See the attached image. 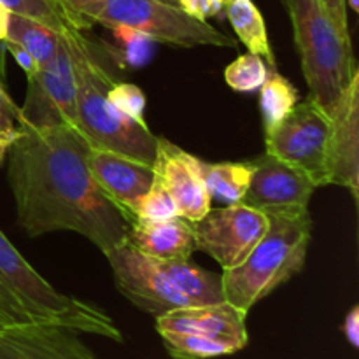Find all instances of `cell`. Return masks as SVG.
Returning <instances> with one entry per match:
<instances>
[{
  "mask_svg": "<svg viewBox=\"0 0 359 359\" xmlns=\"http://www.w3.org/2000/svg\"><path fill=\"white\" fill-rule=\"evenodd\" d=\"M321 4L325 6L326 13L330 14V18L333 20V23L339 27V30L342 32L346 37H351L349 16H347L346 2H344V0H321Z\"/></svg>",
  "mask_w": 359,
  "mask_h": 359,
  "instance_id": "30",
  "label": "cell"
},
{
  "mask_svg": "<svg viewBox=\"0 0 359 359\" xmlns=\"http://www.w3.org/2000/svg\"><path fill=\"white\" fill-rule=\"evenodd\" d=\"M104 256L114 273L119 293L140 311L158 318L174 309L191 305L161 272L156 259L140 252L126 238L104 252Z\"/></svg>",
  "mask_w": 359,
  "mask_h": 359,
  "instance_id": "10",
  "label": "cell"
},
{
  "mask_svg": "<svg viewBox=\"0 0 359 359\" xmlns=\"http://www.w3.org/2000/svg\"><path fill=\"white\" fill-rule=\"evenodd\" d=\"M269 216L242 203L210 209L191 223L196 251L216 259L223 270L241 265L269 230Z\"/></svg>",
  "mask_w": 359,
  "mask_h": 359,
  "instance_id": "9",
  "label": "cell"
},
{
  "mask_svg": "<svg viewBox=\"0 0 359 359\" xmlns=\"http://www.w3.org/2000/svg\"><path fill=\"white\" fill-rule=\"evenodd\" d=\"M177 216V209L167 189L154 179L135 209V219L163 221Z\"/></svg>",
  "mask_w": 359,
  "mask_h": 359,
  "instance_id": "27",
  "label": "cell"
},
{
  "mask_svg": "<svg viewBox=\"0 0 359 359\" xmlns=\"http://www.w3.org/2000/svg\"><path fill=\"white\" fill-rule=\"evenodd\" d=\"M203 182H205L207 193L210 200L231 205L241 203L242 196L245 195L255 174L252 161L248 163H233V161H221V163H209L200 160Z\"/></svg>",
  "mask_w": 359,
  "mask_h": 359,
  "instance_id": "21",
  "label": "cell"
},
{
  "mask_svg": "<svg viewBox=\"0 0 359 359\" xmlns=\"http://www.w3.org/2000/svg\"><path fill=\"white\" fill-rule=\"evenodd\" d=\"M245 319H248V314L238 311L228 302L188 305V307L174 309L167 314L158 316L156 330L231 340L245 347L249 344Z\"/></svg>",
  "mask_w": 359,
  "mask_h": 359,
  "instance_id": "16",
  "label": "cell"
},
{
  "mask_svg": "<svg viewBox=\"0 0 359 359\" xmlns=\"http://www.w3.org/2000/svg\"><path fill=\"white\" fill-rule=\"evenodd\" d=\"M32 323L63 326L114 342L123 340L121 332L104 311L60 293L0 230V325L6 328Z\"/></svg>",
  "mask_w": 359,
  "mask_h": 359,
  "instance_id": "2",
  "label": "cell"
},
{
  "mask_svg": "<svg viewBox=\"0 0 359 359\" xmlns=\"http://www.w3.org/2000/svg\"><path fill=\"white\" fill-rule=\"evenodd\" d=\"M228 2V0H224V4H226Z\"/></svg>",
  "mask_w": 359,
  "mask_h": 359,
  "instance_id": "37",
  "label": "cell"
},
{
  "mask_svg": "<svg viewBox=\"0 0 359 359\" xmlns=\"http://www.w3.org/2000/svg\"><path fill=\"white\" fill-rule=\"evenodd\" d=\"M269 230L251 255L238 266L223 270L224 302L249 314L251 309L279 286L300 273L312 238L309 210L297 214H272Z\"/></svg>",
  "mask_w": 359,
  "mask_h": 359,
  "instance_id": "4",
  "label": "cell"
},
{
  "mask_svg": "<svg viewBox=\"0 0 359 359\" xmlns=\"http://www.w3.org/2000/svg\"><path fill=\"white\" fill-rule=\"evenodd\" d=\"M177 7L195 20L207 21L223 13L224 0H177Z\"/></svg>",
  "mask_w": 359,
  "mask_h": 359,
  "instance_id": "29",
  "label": "cell"
},
{
  "mask_svg": "<svg viewBox=\"0 0 359 359\" xmlns=\"http://www.w3.org/2000/svg\"><path fill=\"white\" fill-rule=\"evenodd\" d=\"M0 326H2V325H0ZM2 328H4V326H2Z\"/></svg>",
  "mask_w": 359,
  "mask_h": 359,
  "instance_id": "39",
  "label": "cell"
},
{
  "mask_svg": "<svg viewBox=\"0 0 359 359\" xmlns=\"http://www.w3.org/2000/svg\"><path fill=\"white\" fill-rule=\"evenodd\" d=\"M298 98L300 93L294 84L277 72V69H270L265 83L259 88V109L265 130L283 121L298 104Z\"/></svg>",
  "mask_w": 359,
  "mask_h": 359,
  "instance_id": "23",
  "label": "cell"
},
{
  "mask_svg": "<svg viewBox=\"0 0 359 359\" xmlns=\"http://www.w3.org/2000/svg\"><path fill=\"white\" fill-rule=\"evenodd\" d=\"M84 158L95 182L132 224L140 198L154 181L153 165L123 156L111 149L91 146L90 142Z\"/></svg>",
  "mask_w": 359,
  "mask_h": 359,
  "instance_id": "13",
  "label": "cell"
},
{
  "mask_svg": "<svg viewBox=\"0 0 359 359\" xmlns=\"http://www.w3.org/2000/svg\"><path fill=\"white\" fill-rule=\"evenodd\" d=\"M163 2H167V4H172V6H177V0H163Z\"/></svg>",
  "mask_w": 359,
  "mask_h": 359,
  "instance_id": "36",
  "label": "cell"
},
{
  "mask_svg": "<svg viewBox=\"0 0 359 359\" xmlns=\"http://www.w3.org/2000/svg\"><path fill=\"white\" fill-rule=\"evenodd\" d=\"M0 2L9 9V13L35 18L56 30H60L69 21L79 27V18L70 13L60 0H0Z\"/></svg>",
  "mask_w": 359,
  "mask_h": 359,
  "instance_id": "25",
  "label": "cell"
},
{
  "mask_svg": "<svg viewBox=\"0 0 359 359\" xmlns=\"http://www.w3.org/2000/svg\"><path fill=\"white\" fill-rule=\"evenodd\" d=\"M9 147H11V144L2 142V140H0V163H2V160H4V158H6V154H7V151H9Z\"/></svg>",
  "mask_w": 359,
  "mask_h": 359,
  "instance_id": "34",
  "label": "cell"
},
{
  "mask_svg": "<svg viewBox=\"0 0 359 359\" xmlns=\"http://www.w3.org/2000/svg\"><path fill=\"white\" fill-rule=\"evenodd\" d=\"M328 142V184L342 186L354 200L359 195V72L351 79L335 107Z\"/></svg>",
  "mask_w": 359,
  "mask_h": 359,
  "instance_id": "14",
  "label": "cell"
},
{
  "mask_svg": "<svg viewBox=\"0 0 359 359\" xmlns=\"http://www.w3.org/2000/svg\"><path fill=\"white\" fill-rule=\"evenodd\" d=\"M286 6L309 97L330 112L359 72L353 42L333 23L321 0H286Z\"/></svg>",
  "mask_w": 359,
  "mask_h": 359,
  "instance_id": "5",
  "label": "cell"
},
{
  "mask_svg": "<svg viewBox=\"0 0 359 359\" xmlns=\"http://www.w3.org/2000/svg\"><path fill=\"white\" fill-rule=\"evenodd\" d=\"M88 140L69 125L21 126L9 147L7 182L28 237L74 231L107 252L128 235L125 214L105 196L86 165Z\"/></svg>",
  "mask_w": 359,
  "mask_h": 359,
  "instance_id": "1",
  "label": "cell"
},
{
  "mask_svg": "<svg viewBox=\"0 0 359 359\" xmlns=\"http://www.w3.org/2000/svg\"><path fill=\"white\" fill-rule=\"evenodd\" d=\"M269 70V65L262 56L245 53L226 67L224 81L231 90L238 93H252V91H258L265 83Z\"/></svg>",
  "mask_w": 359,
  "mask_h": 359,
  "instance_id": "24",
  "label": "cell"
},
{
  "mask_svg": "<svg viewBox=\"0 0 359 359\" xmlns=\"http://www.w3.org/2000/svg\"><path fill=\"white\" fill-rule=\"evenodd\" d=\"M252 165L255 174L248 191L242 196V205L259 210L266 216L309 210V202L318 186L304 170L269 153L256 158Z\"/></svg>",
  "mask_w": 359,
  "mask_h": 359,
  "instance_id": "11",
  "label": "cell"
},
{
  "mask_svg": "<svg viewBox=\"0 0 359 359\" xmlns=\"http://www.w3.org/2000/svg\"><path fill=\"white\" fill-rule=\"evenodd\" d=\"M156 263L191 305L224 302L219 273L200 269L189 259H156Z\"/></svg>",
  "mask_w": 359,
  "mask_h": 359,
  "instance_id": "18",
  "label": "cell"
},
{
  "mask_svg": "<svg viewBox=\"0 0 359 359\" xmlns=\"http://www.w3.org/2000/svg\"><path fill=\"white\" fill-rule=\"evenodd\" d=\"M60 30L35 18L9 13V23H7V34L4 41L14 42L27 49L39 63V67H42L51 62L58 51Z\"/></svg>",
  "mask_w": 359,
  "mask_h": 359,
  "instance_id": "20",
  "label": "cell"
},
{
  "mask_svg": "<svg viewBox=\"0 0 359 359\" xmlns=\"http://www.w3.org/2000/svg\"><path fill=\"white\" fill-rule=\"evenodd\" d=\"M342 332L346 335V340L358 349L359 347V307H353L349 311V314L346 316L344 319V326H342Z\"/></svg>",
  "mask_w": 359,
  "mask_h": 359,
  "instance_id": "32",
  "label": "cell"
},
{
  "mask_svg": "<svg viewBox=\"0 0 359 359\" xmlns=\"http://www.w3.org/2000/svg\"><path fill=\"white\" fill-rule=\"evenodd\" d=\"M346 2V6L349 7L351 11H354V13H359V0H344Z\"/></svg>",
  "mask_w": 359,
  "mask_h": 359,
  "instance_id": "35",
  "label": "cell"
},
{
  "mask_svg": "<svg viewBox=\"0 0 359 359\" xmlns=\"http://www.w3.org/2000/svg\"><path fill=\"white\" fill-rule=\"evenodd\" d=\"M0 359H95L76 332L32 323L0 330Z\"/></svg>",
  "mask_w": 359,
  "mask_h": 359,
  "instance_id": "15",
  "label": "cell"
},
{
  "mask_svg": "<svg viewBox=\"0 0 359 359\" xmlns=\"http://www.w3.org/2000/svg\"><path fill=\"white\" fill-rule=\"evenodd\" d=\"M4 44H6L7 49H9L11 55L14 56V60L18 62V65H20L21 69H23V72L27 74V77L34 76V74L41 69V67H39V63L35 62L34 56H32L27 49H23L21 46L14 44V42L4 41Z\"/></svg>",
  "mask_w": 359,
  "mask_h": 359,
  "instance_id": "31",
  "label": "cell"
},
{
  "mask_svg": "<svg viewBox=\"0 0 359 359\" xmlns=\"http://www.w3.org/2000/svg\"><path fill=\"white\" fill-rule=\"evenodd\" d=\"M7 23H9V9L0 2V41L6 39L7 34Z\"/></svg>",
  "mask_w": 359,
  "mask_h": 359,
  "instance_id": "33",
  "label": "cell"
},
{
  "mask_svg": "<svg viewBox=\"0 0 359 359\" xmlns=\"http://www.w3.org/2000/svg\"><path fill=\"white\" fill-rule=\"evenodd\" d=\"M224 13L248 51L262 56L269 69H277L276 56L270 48L269 34H266L265 18L258 6L252 0H228L224 4Z\"/></svg>",
  "mask_w": 359,
  "mask_h": 359,
  "instance_id": "19",
  "label": "cell"
},
{
  "mask_svg": "<svg viewBox=\"0 0 359 359\" xmlns=\"http://www.w3.org/2000/svg\"><path fill=\"white\" fill-rule=\"evenodd\" d=\"M107 102L116 112L132 121L147 125L144 112H146V95L139 86L130 83H116L109 88Z\"/></svg>",
  "mask_w": 359,
  "mask_h": 359,
  "instance_id": "26",
  "label": "cell"
},
{
  "mask_svg": "<svg viewBox=\"0 0 359 359\" xmlns=\"http://www.w3.org/2000/svg\"><path fill=\"white\" fill-rule=\"evenodd\" d=\"M153 170L154 179L174 200L177 216L195 223L212 209V200L203 182L200 160L188 151L163 137H158Z\"/></svg>",
  "mask_w": 359,
  "mask_h": 359,
  "instance_id": "12",
  "label": "cell"
},
{
  "mask_svg": "<svg viewBox=\"0 0 359 359\" xmlns=\"http://www.w3.org/2000/svg\"><path fill=\"white\" fill-rule=\"evenodd\" d=\"M63 30L69 39L76 76L77 132L91 146L153 165L158 137L147 125L132 121L111 107L107 91L114 84L112 76L76 23L69 21Z\"/></svg>",
  "mask_w": 359,
  "mask_h": 359,
  "instance_id": "3",
  "label": "cell"
},
{
  "mask_svg": "<svg viewBox=\"0 0 359 359\" xmlns=\"http://www.w3.org/2000/svg\"><path fill=\"white\" fill-rule=\"evenodd\" d=\"M21 133V109L0 84V140L13 146Z\"/></svg>",
  "mask_w": 359,
  "mask_h": 359,
  "instance_id": "28",
  "label": "cell"
},
{
  "mask_svg": "<svg viewBox=\"0 0 359 359\" xmlns=\"http://www.w3.org/2000/svg\"><path fill=\"white\" fill-rule=\"evenodd\" d=\"M0 330H2V326H0Z\"/></svg>",
  "mask_w": 359,
  "mask_h": 359,
  "instance_id": "38",
  "label": "cell"
},
{
  "mask_svg": "<svg viewBox=\"0 0 359 359\" xmlns=\"http://www.w3.org/2000/svg\"><path fill=\"white\" fill-rule=\"evenodd\" d=\"M27 98L21 109V126L49 128L69 125L77 130L76 76L72 53L65 30H60V44L55 58L27 77Z\"/></svg>",
  "mask_w": 359,
  "mask_h": 359,
  "instance_id": "8",
  "label": "cell"
},
{
  "mask_svg": "<svg viewBox=\"0 0 359 359\" xmlns=\"http://www.w3.org/2000/svg\"><path fill=\"white\" fill-rule=\"evenodd\" d=\"M161 337L165 349L172 359H212L221 356H230L238 353L244 347L237 342L212 337L193 335V333L158 332Z\"/></svg>",
  "mask_w": 359,
  "mask_h": 359,
  "instance_id": "22",
  "label": "cell"
},
{
  "mask_svg": "<svg viewBox=\"0 0 359 359\" xmlns=\"http://www.w3.org/2000/svg\"><path fill=\"white\" fill-rule=\"evenodd\" d=\"M332 118L307 97L280 123L265 130V153L304 170L318 188L328 186V142Z\"/></svg>",
  "mask_w": 359,
  "mask_h": 359,
  "instance_id": "7",
  "label": "cell"
},
{
  "mask_svg": "<svg viewBox=\"0 0 359 359\" xmlns=\"http://www.w3.org/2000/svg\"><path fill=\"white\" fill-rule=\"evenodd\" d=\"M126 241L154 259H189L196 251L191 223L181 216L163 221L135 219Z\"/></svg>",
  "mask_w": 359,
  "mask_h": 359,
  "instance_id": "17",
  "label": "cell"
},
{
  "mask_svg": "<svg viewBox=\"0 0 359 359\" xmlns=\"http://www.w3.org/2000/svg\"><path fill=\"white\" fill-rule=\"evenodd\" d=\"M79 20L111 28H128L149 41L195 48H235V41L207 21H198L181 7L163 0H60Z\"/></svg>",
  "mask_w": 359,
  "mask_h": 359,
  "instance_id": "6",
  "label": "cell"
}]
</instances>
